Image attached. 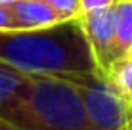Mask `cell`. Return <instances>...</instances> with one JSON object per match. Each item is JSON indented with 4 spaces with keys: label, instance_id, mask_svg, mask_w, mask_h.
Instances as JSON below:
<instances>
[{
    "label": "cell",
    "instance_id": "7a4b0ae2",
    "mask_svg": "<svg viewBox=\"0 0 132 130\" xmlns=\"http://www.w3.org/2000/svg\"><path fill=\"white\" fill-rule=\"evenodd\" d=\"M17 126L23 130H94L75 82L54 75H33L19 107Z\"/></svg>",
    "mask_w": 132,
    "mask_h": 130
},
{
    "label": "cell",
    "instance_id": "9c48e42d",
    "mask_svg": "<svg viewBox=\"0 0 132 130\" xmlns=\"http://www.w3.org/2000/svg\"><path fill=\"white\" fill-rule=\"evenodd\" d=\"M46 2L54 8V12L57 13V17H60L61 21L77 19V17L84 12L80 0H46Z\"/></svg>",
    "mask_w": 132,
    "mask_h": 130
},
{
    "label": "cell",
    "instance_id": "3957f363",
    "mask_svg": "<svg viewBox=\"0 0 132 130\" xmlns=\"http://www.w3.org/2000/svg\"><path fill=\"white\" fill-rule=\"evenodd\" d=\"M65 79L79 88L94 130H128L132 115L107 77L92 71Z\"/></svg>",
    "mask_w": 132,
    "mask_h": 130
},
{
    "label": "cell",
    "instance_id": "5bb4252c",
    "mask_svg": "<svg viewBox=\"0 0 132 130\" xmlns=\"http://www.w3.org/2000/svg\"><path fill=\"white\" fill-rule=\"evenodd\" d=\"M128 130H132V119H130V124H128Z\"/></svg>",
    "mask_w": 132,
    "mask_h": 130
},
{
    "label": "cell",
    "instance_id": "8fae6325",
    "mask_svg": "<svg viewBox=\"0 0 132 130\" xmlns=\"http://www.w3.org/2000/svg\"><path fill=\"white\" fill-rule=\"evenodd\" d=\"M115 0H80L82 10H96V8H103V6H111Z\"/></svg>",
    "mask_w": 132,
    "mask_h": 130
},
{
    "label": "cell",
    "instance_id": "5b68a950",
    "mask_svg": "<svg viewBox=\"0 0 132 130\" xmlns=\"http://www.w3.org/2000/svg\"><path fill=\"white\" fill-rule=\"evenodd\" d=\"M31 80H33V75L0 61V117L13 123L15 126L21 101L27 94Z\"/></svg>",
    "mask_w": 132,
    "mask_h": 130
},
{
    "label": "cell",
    "instance_id": "8992f818",
    "mask_svg": "<svg viewBox=\"0 0 132 130\" xmlns=\"http://www.w3.org/2000/svg\"><path fill=\"white\" fill-rule=\"evenodd\" d=\"M13 29H48L63 21L46 0H17L10 4Z\"/></svg>",
    "mask_w": 132,
    "mask_h": 130
},
{
    "label": "cell",
    "instance_id": "7c38bea8",
    "mask_svg": "<svg viewBox=\"0 0 132 130\" xmlns=\"http://www.w3.org/2000/svg\"><path fill=\"white\" fill-rule=\"evenodd\" d=\"M0 130H23V128L15 126L13 123H10V120H6L4 117H0Z\"/></svg>",
    "mask_w": 132,
    "mask_h": 130
},
{
    "label": "cell",
    "instance_id": "277c9868",
    "mask_svg": "<svg viewBox=\"0 0 132 130\" xmlns=\"http://www.w3.org/2000/svg\"><path fill=\"white\" fill-rule=\"evenodd\" d=\"M79 25L82 31L90 54L96 63V73L105 77L111 65L115 63V15L111 6L84 10L79 17Z\"/></svg>",
    "mask_w": 132,
    "mask_h": 130
},
{
    "label": "cell",
    "instance_id": "4fadbf2b",
    "mask_svg": "<svg viewBox=\"0 0 132 130\" xmlns=\"http://www.w3.org/2000/svg\"><path fill=\"white\" fill-rule=\"evenodd\" d=\"M13 2H17V0H0V6H10Z\"/></svg>",
    "mask_w": 132,
    "mask_h": 130
},
{
    "label": "cell",
    "instance_id": "ba28073f",
    "mask_svg": "<svg viewBox=\"0 0 132 130\" xmlns=\"http://www.w3.org/2000/svg\"><path fill=\"white\" fill-rule=\"evenodd\" d=\"M105 77L109 79V82L113 84V88L117 90V94L121 96V100L125 101V105L128 107L132 115V52L121 57L119 61H115Z\"/></svg>",
    "mask_w": 132,
    "mask_h": 130
},
{
    "label": "cell",
    "instance_id": "30bf717a",
    "mask_svg": "<svg viewBox=\"0 0 132 130\" xmlns=\"http://www.w3.org/2000/svg\"><path fill=\"white\" fill-rule=\"evenodd\" d=\"M0 29H13L10 6H0Z\"/></svg>",
    "mask_w": 132,
    "mask_h": 130
},
{
    "label": "cell",
    "instance_id": "6da1fadb",
    "mask_svg": "<svg viewBox=\"0 0 132 130\" xmlns=\"http://www.w3.org/2000/svg\"><path fill=\"white\" fill-rule=\"evenodd\" d=\"M0 61L29 75L75 77L96 71L79 19L48 29H0Z\"/></svg>",
    "mask_w": 132,
    "mask_h": 130
},
{
    "label": "cell",
    "instance_id": "52a82bcc",
    "mask_svg": "<svg viewBox=\"0 0 132 130\" xmlns=\"http://www.w3.org/2000/svg\"><path fill=\"white\" fill-rule=\"evenodd\" d=\"M115 61L132 52V0H115Z\"/></svg>",
    "mask_w": 132,
    "mask_h": 130
}]
</instances>
